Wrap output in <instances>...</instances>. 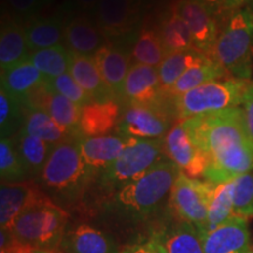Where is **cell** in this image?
Returning a JSON list of instances; mask_svg holds the SVG:
<instances>
[{"label":"cell","instance_id":"obj_34","mask_svg":"<svg viewBox=\"0 0 253 253\" xmlns=\"http://www.w3.org/2000/svg\"><path fill=\"white\" fill-rule=\"evenodd\" d=\"M28 59L49 80L69 72L71 52L59 45L31 52Z\"/></svg>","mask_w":253,"mask_h":253},{"label":"cell","instance_id":"obj_47","mask_svg":"<svg viewBox=\"0 0 253 253\" xmlns=\"http://www.w3.org/2000/svg\"><path fill=\"white\" fill-rule=\"evenodd\" d=\"M252 2H253V0H252Z\"/></svg>","mask_w":253,"mask_h":253},{"label":"cell","instance_id":"obj_30","mask_svg":"<svg viewBox=\"0 0 253 253\" xmlns=\"http://www.w3.org/2000/svg\"><path fill=\"white\" fill-rule=\"evenodd\" d=\"M157 32L162 41L166 55L194 48L188 25L175 7L163 15Z\"/></svg>","mask_w":253,"mask_h":253},{"label":"cell","instance_id":"obj_20","mask_svg":"<svg viewBox=\"0 0 253 253\" xmlns=\"http://www.w3.org/2000/svg\"><path fill=\"white\" fill-rule=\"evenodd\" d=\"M130 137L122 135H104L96 137L81 136V155L84 162L95 172L102 171L123 153Z\"/></svg>","mask_w":253,"mask_h":253},{"label":"cell","instance_id":"obj_25","mask_svg":"<svg viewBox=\"0 0 253 253\" xmlns=\"http://www.w3.org/2000/svg\"><path fill=\"white\" fill-rule=\"evenodd\" d=\"M21 131L26 134L40 138L52 145H58L62 142L73 140L79 136H82L78 132L66 130L61 126H59L54 120L49 116V114L38 107L27 106L25 113V121Z\"/></svg>","mask_w":253,"mask_h":253},{"label":"cell","instance_id":"obj_32","mask_svg":"<svg viewBox=\"0 0 253 253\" xmlns=\"http://www.w3.org/2000/svg\"><path fill=\"white\" fill-rule=\"evenodd\" d=\"M207 56L210 55L204 54L195 48L166 55L162 63L157 68L163 91L169 89L190 67Z\"/></svg>","mask_w":253,"mask_h":253},{"label":"cell","instance_id":"obj_36","mask_svg":"<svg viewBox=\"0 0 253 253\" xmlns=\"http://www.w3.org/2000/svg\"><path fill=\"white\" fill-rule=\"evenodd\" d=\"M26 103L0 90V134L1 137H14L23 129Z\"/></svg>","mask_w":253,"mask_h":253},{"label":"cell","instance_id":"obj_24","mask_svg":"<svg viewBox=\"0 0 253 253\" xmlns=\"http://www.w3.org/2000/svg\"><path fill=\"white\" fill-rule=\"evenodd\" d=\"M69 73L94 101L116 100L104 84L94 56L80 55L71 52Z\"/></svg>","mask_w":253,"mask_h":253},{"label":"cell","instance_id":"obj_9","mask_svg":"<svg viewBox=\"0 0 253 253\" xmlns=\"http://www.w3.org/2000/svg\"><path fill=\"white\" fill-rule=\"evenodd\" d=\"M170 119L160 103H129L116 130L120 135L141 140H158L169 132Z\"/></svg>","mask_w":253,"mask_h":253},{"label":"cell","instance_id":"obj_2","mask_svg":"<svg viewBox=\"0 0 253 253\" xmlns=\"http://www.w3.org/2000/svg\"><path fill=\"white\" fill-rule=\"evenodd\" d=\"M81 136L55 145L38 181L42 191L65 209L84 196L95 173L84 162L80 150Z\"/></svg>","mask_w":253,"mask_h":253},{"label":"cell","instance_id":"obj_44","mask_svg":"<svg viewBox=\"0 0 253 253\" xmlns=\"http://www.w3.org/2000/svg\"><path fill=\"white\" fill-rule=\"evenodd\" d=\"M99 0H77V4L79 7L84 11H91L96 7Z\"/></svg>","mask_w":253,"mask_h":253},{"label":"cell","instance_id":"obj_29","mask_svg":"<svg viewBox=\"0 0 253 253\" xmlns=\"http://www.w3.org/2000/svg\"><path fill=\"white\" fill-rule=\"evenodd\" d=\"M13 140L18 153L26 167L30 178L38 179L55 145L47 143L21 130L14 136Z\"/></svg>","mask_w":253,"mask_h":253},{"label":"cell","instance_id":"obj_21","mask_svg":"<svg viewBox=\"0 0 253 253\" xmlns=\"http://www.w3.org/2000/svg\"><path fill=\"white\" fill-rule=\"evenodd\" d=\"M120 113L121 107L116 100L94 101L81 108L79 130L86 137L110 135L118 128Z\"/></svg>","mask_w":253,"mask_h":253},{"label":"cell","instance_id":"obj_26","mask_svg":"<svg viewBox=\"0 0 253 253\" xmlns=\"http://www.w3.org/2000/svg\"><path fill=\"white\" fill-rule=\"evenodd\" d=\"M229 74L213 56H207L190 67L169 89L164 90L166 96L175 97L195 89L210 81L225 79Z\"/></svg>","mask_w":253,"mask_h":253},{"label":"cell","instance_id":"obj_12","mask_svg":"<svg viewBox=\"0 0 253 253\" xmlns=\"http://www.w3.org/2000/svg\"><path fill=\"white\" fill-rule=\"evenodd\" d=\"M94 11L104 36H128L140 19L141 0H99Z\"/></svg>","mask_w":253,"mask_h":253},{"label":"cell","instance_id":"obj_27","mask_svg":"<svg viewBox=\"0 0 253 253\" xmlns=\"http://www.w3.org/2000/svg\"><path fill=\"white\" fill-rule=\"evenodd\" d=\"M31 50L28 48L26 32L14 20H8L1 25L0 32V67L1 71L8 69L19 62L28 59Z\"/></svg>","mask_w":253,"mask_h":253},{"label":"cell","instance_id":"obj_5","mask_svg":"<svg viewBox=\"0 0 253 253\" xmlns=\"http://www.w3.org/2000/svg\"><path fill=\"white\" fill-rule=\"evenodd\" d=\"M213 58L231 77L250 81L253 71V11L233 12L218 36Z\"/></svg>","mask_w":253,"mask_h":253},{"label":"cell","instance_id":"obj_10","mask_svg":"<svg viewBox=\"0 0 253 253\" xmlns=\"http://www.w3.org/2000/svg\"><path fill=\"white\" fill-rule=\"evenodd\" d=\"M149 239H153L163 253H204L197 227L179 219L171 210Z\"/></svg>","mask_w":253,"mask_h":253},{"label":"cell","instance_id":"obj_13","mask_svg":"<svg viewBox=\"0 0 253 253\" xmlns=\"http://www.w3.org/2000/svg\"><path fill=\"white\" fill-rule=\"evenodd\" d=\"M191 34L194 48L213 56L218 39V28L214 17L198 0H179L175 6Z\"/></svg>","mask_w":253,"mask_h":253},{"label":"cell","instance_id":"obj_35","mask_svg":"<svg viewBox=\"0 0 253 253\" xmlns=\"http://www.w3.org/2000/svg\"><path fill=\"white\" fill-rule=\"evenodd\" d=\"M0 177L1 183L31 181L26 167L19 155L13 137L0 140Z\"/></svg>","mask_w":253,"mask_h":253},{"label":"cell","instance_id":"obj_40","mask_svg":"<svg viewBox=\"0 0 253 253\" xmlns=\"http://www.w3.org/2000/svg\"><path fill=\"white\" fill-rule=\"evenodd\" d=\"M120 253H163L153 239L122 246Z\"/></svg>","mask_w":253,"mask_h":253},{"label":"cell","instance_id":"obj_22","mask_svg":"<svg viewBox=\"0 0 253 253\" xmlns=\"http://www.w3.org/2000/svg\"><path fill=\"white\" fill-rule=\"evenodd\" d=\"M106 38L87 15H77L66 24L65 41L75 54L94 56L106 46Z\"/></svg>","mask_w":253,"mask_h":253},{"label":"cell","instance_id":"obj_4","mask_svg":"<svg viewBox=\"0 0 253 253\" xmlns=\"http://www.w3.org/2000/svg\"><path fill=\"white\" fill-rule=\"evenodd\" d=\"M69 212L45 195L15 219L11 232L20 244L58 250L68 229Z\"/></svg>","mask_w":253,"mask_h":253},{"label":"cell","instance_id":"obj_37","mask_svg":"<svg viewBox=\"0 0 253 253\" xmlns=\"http://www.w3.org/2000/svg\"><path fill=\"white\" fill-rule=\"evenodd\" d=\"M233 213L245 219L253 217V172L235 179Z\"/></svg>","mask_w":253,"mask_h":253},{"label":"cell","instance_id":"obj_7","mask_svg":"<svg viewBox=\"0 0 253 253\" xmlns=\"http://www.w3.org/2000/svg\"><path fill=\"white\" fill-rule=\"evenodd\" d=\"M249 84L250 81L236 78L210 81L188 93L171 97L172 107L177 118L183 121L204 114L239 107Z\"/></svg>","mask_w":253,"mask_h":253},{"label":"cell","instance_id":"obj_43","mask_svg":"<svg viewBox=\"0 0 253 253\" xmlns=\"http://www.w3.org/2000/svg\"><path fill=\"white\" fill-rule=\"evenodd\" d=\"M13 253H61L58 250H42V249H36L32 248V246L24 245L18 243V245L15 246Z\"/></svg>","mask_w":253,"mask_h":253},{"label":"cell","instance_id":"obj_42","mask_svg":"<svg viewBox=\"0 0 253 253\" xmlns=\"http://www.w3.org/2000/svg\"><path fill=\"white\" fill-rule=\"evenodd\" d=\"M205 8L210 12L211 14L216 15L220 12L225 11L226 7V0H198Z\"/></svg>","mask_w":253,"mask_h":253},{"label":"cell","instance_id":"obj_46","mask_svg":"<svg viewBox=\"0 0 253 253\" xmlns=\"http://www.w3.org/2000/svg\"><path fill=\"white\" fill-rule=\"evenodd\" d=\"M249 253H253V249H252V250H251V251H250Z\"/></svg>","mask_w":253,"mask_h":253},{"label":"cell","instance_id":"obj_6","mask_svg":"<svg viewBox=\"0 0 253 253\" xmlns=\"http://www.w3.org/2000/svg\"><path fill=\"white\" fill-rule=\"evenodd\" d=\"M166 156L164 138L141 140L130 137L126 148L114 162L99 172V185L114 194L148 172Z\"/></svg>","mask_w":253,"mask_h":253},{"label":"cell","instance_id":"obj_45","mask_svg":"<svg viewBox=\"0 0 253 253\" xmlns=\"http://www.w3.org/2000/svg\"><path fill=\"white\" fill-rule=\"evenodd\" d=\"M245 1L246 0H226L225 11H237Z\"/></svg>","mask_w":253,"mask_h":253},{"label":"cell","instance_id":"obj_16","mask_svg":"<svg viewBox=\"0 0 253 253\" xmlns=\"http://www.w3.org/2000/svg\"><path fill=\"white\" fill-rule=\"evenodd\" d=\"M46 194L32 181L1 183L0 186V226L11 230L21 213Z\"/></svg>","mask_w":253,"mask_h":253},{"label":"cell","instance_id":"obj_11","mask_svg":"<svg viewBox=\"0 0 253 253\" xmlns=\"http://www.w3.org/2000/svg\"><path fill=\"white\" fill-rule=\"evenodd\" d=\"M166 156L171 160L181 172L190 178L198 179L204 176L208 157L191 141L183 123H178L164 137Z\"/></svg>","mask_w":253,"mask_h":253},{"label":"cell","instance_id":"obj_19","mask_svg":"<svg viewBox=\"0 0 253 253\" xmlns=\"http://www.w3.org/2000/svg\"><path fill=\"white\" fill-rule=\"evenodd\" d=\"M107 87L116 100L122 99L123 86L130 68L131 50L123 45H106L94 55Z\"/></svg>","mask_w":253,"mask_h":253},{"label":"cell","instance_id":"obj_14","mask_svg":"<svg viewBox=\"0 0 253 253\" xmlns=\"http://www.w3.org/2000/svg\"><path fill=\"white\" fill-rule=\"evenodd\" d=\"M204 253H249L252 250L248 219L231 217L217 229L202 236Z\"/></svg>","mask_w":253,"mask_h":253},{"label":"cell","instance_id":"obj_31","mask_svg":"<svg viewBox=\"0 0 253 253\" xmlns=\"http://www.w3.org/2000/svg\"><path fill=\"white\" fill-rule=\"evenodd\" d=\"M233 191H235V181L213 185L210 203H209L207 225H205L203 235L217 229L231 217L235 216Z\"/></svg>","mask_w":253,"mask_h":253},{"label":"cell","instance_id":"obj_8","mask_svg":"<svg viewBox=\"0 0 253 253\" xmlns=\"http://www.w3.org/2000/svg\"><path fill=\"white\" fill-rule=\"evenodd\" d=\"M213 185L207 181L190 178L181 172L170 192L169 208L172 213L197 227L201 235H203L207 225Z\"/></svg>","mask_w":253,"mask_h":253},{"label":"cell","instance_id":"obj_38","mask_svg":"<svg viewBox=\"0 0 253 253\" xmlns=\"http://www.w3.org/2000/svg\"><path fill=\"white\" fill-rule=\"evenodd\" d=\"M47 84H48L49 88H52L56 93L63 95V96L67 97L68 100L73 101L74 103H77L81 108L94 102V100L89 96V94L84 90V88L74 80V78L72 77L69 72L60 75V77L49 79Z\"/></svg>","mask_w":253,"mask_h":253},{"label":"cell","instance_id":"obj_41","mask_svg":"<svg viewBox=\"0 0 253 253\" xmlns=\"http://www.w3.org/2000/svg\"><path fill=\"white\" fill-rule=\"evenodd\" d=\"M243 109H244L246 122H248L250 132L253 137V81H250L243 96Z\"/></svg>","mask_w":253,"mask_h":253},{"label":"cell","instance_id":"obj_18","mask_svg":"<svg viewBox=\"0 0 253 253\" xmlns=\"http://www.w3.org/2000/svg\"><path fill=\"white\" fill-rule=\"evenodd\" d=\"M25 103L27 106L43 109L49 114L50 118L54 120L59 126L65 128L66 130L81 134L79 130L81 107L73 101L68 100L63 95L56 93L52 88H49L47 82L42 87L34 91Z\"/></svg>","mask_w":253,"mask_h":253},{"label":"cell","instance_id":"obj_28","mask_svg":"<svg viewBox=\"0 0 253 253\" xmlns=\"http://www.w3.org/2000/svg\"><path fill=\"white\" fill-rule=\"evenodd\" d=\"M66 25L61 15L34 19L25 27L27 45L31 52L59 46L65 40Z\"/></svg>","mask_w":253,"mask_h":253},{"label":"cell","instance_id":"obj_23","mask_svg":"<svg viewBox=\"0 0 253 253\" xmlns=\"http://www.w3.org/2000/svg\"><path fill=\"white\" fill-rule=\"evenodd\" d=\"M0 80L1 89L26 102L28 97L42 87L48 79L31 62L30 59H26L13 67L1 71Z\"/></svg>","mask_w":253,"mask_h":253},{"label":"cell","instance_id":"obj_1","mask_svg":"<svg viewBox=\"0 0 253 253\" xmlns=\"http://www.w3.org/2000/svg\"><path fill=\"white\" fill-rule=\"evenodd\" d=\"M179 168L169 158L158 162L148 172L110 195L103 205V230L126 245L150 238L170 212L169 197Z\"/></svg>","mask_w":253,"mask_h":253},{"label":"cell","instance_id":"obj_17","mask_svg":"<svg viewBox=\"0 0 253 253\" xmlns=\"http://www.w3.org/2000/svg\"><path fill=\"white\" fill-rule=\"evenodd\" d=\"M163 97L158 69L141 63H132L126 74L122 99L128 104H155L160 103Z\"/></svg>","mask_w":253,"mask_h":253},{"label":"cell","instance_id":"obj_33","mask_svg":"<svg viewBox=\"0 0 253 253\" xmlns=\"http://www.w3.org/2000/svg\"><path fill=\"white\" fill-rule=\"evenodd\" d=\"M166 58L162 41L158 32L151 28H143L134 41L131 48V60L134 63L158 68Z\"/></svg>","mask_w":253,"mask_h":253},{"label":"cell","instance_id":"obj_3","mask_svg":"<svg viewBox=\"0 0 253 253\" xmlns=\"http://www.w3.org/2000/svg\"><path fill=\"white\" fill-rule=\"evenodd\" d=\"M182 123L191 141L207 157L253 141L243 107L195 116Z\"/></svg>","mask_w":253,"mask_h":253},{"label":"cell","instance_id":"obj_15","mask_svg":"<svg viewBox=\"0 0 253 253\" xmlns=\"http://www.w3.org/2000/svg\"><path fill=\"white\" fill-rule=\"evenodd\" d=\"M59 251L61 253H120L121 248L107 231L82 223L68 227Z\"/></svg>","mask_w":253,"mask_h":253},{"label":"cell","instance_id":"obj_39","mask_svg":"<svg viewBox=\"0 0 253 253\" xmlns=\"http://www.w3.org/2000/svg\"><path fill=\"white\" fill-rule=\"evenodd\" d=\"M7 2L18 14L31 17L39 12L48 0H7Z\"/></svg>","mask_w":253,"mask_h":253}]
</instances>
